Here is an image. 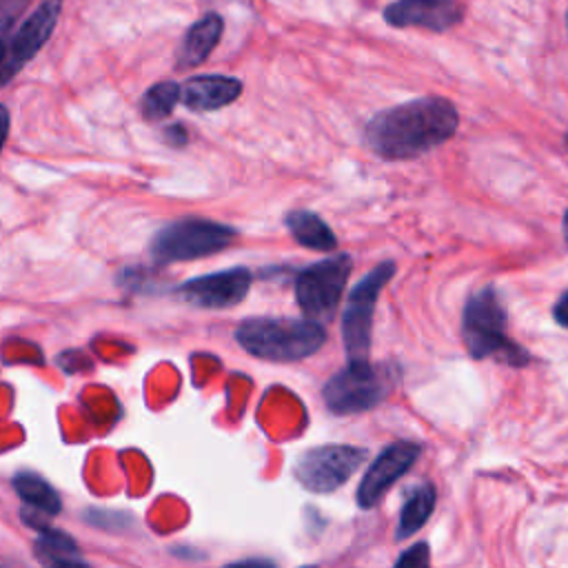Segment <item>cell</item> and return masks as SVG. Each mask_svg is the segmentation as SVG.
<instances>
[{
    "label": "cell",
    "mask_w": 568,
    "mask_h": 568,
    "mask_svg": "<svg viewBox=\"0 0 568 568\" xmlns=\"http://www.w3.org/2000/svg\"><path fill=\"white\" fill-rule=\"evenodd\" d=\"M459 115L450 100L428 95L379 111L366 126L371 149L388 160L422 155L446 142Z\"/></svg>",
    "instance_id": "1"
},
{
    "label": "cell",
    "mask_w": 568,
    "mask_h": 568,
    "mask_svg": "<svg viewBox=\"0 0 568 568\" xmlns=\"http://www.w3.org/2000/svg\"><path fill=\"white\" fill-rule=\"evenodd\" d=\"M235 337L244 351L271 362H297L313 355L326 339L320 322L291 317H251Z\"/></svg>",
    "instance_id": "2"
},
{
    "label": "cell",
    "mask_w": 568,
    "mask_h": 568,
    "mask_svg": "<svg viewBox=\"0 0 568 568\" xmlns=\"http://www.w3.org/2000/svg\"><path fill=\"white\" fill-rule=\"evenodd\" d=\"M464 342L473 357H501L508 364H524L526 353L506 337V313L493 288L475 293L464 308Z\"/></svg>",
    "instance_id": "3"
},
{
    "label": "cell",
    "mask_w": 568,
    "mask_h": 568,
    "mask_svg": "<svg viewBox=\"0 0 568 568\" xmlns=\"http://www.w3.org/2000/svg\"><path fill=\"white\" fill-rule=\"evenodd\" d=\"M235 235L237 233L233 226L202 217H184L166 224L155 233L151 242V255L158 264L195 260L226 248Z\"/></svg>",
    "instance_id": "4"
},
{
    "label": "cell",
    "mask_w": 568,
    "mask_h": 568,
    "mask_svg": "<svg viewBox=\"0 0 568 568\" xmlns=\"http://www.w3.org/2000/svg\"><path fill=\"white\" fill-rule=\"evenodd\" d=\"M395 371L368 359L351 362L324 386V402L333 413H359L377 406L393 388Z\"/></svg>",
    "instance_id": "5"
},
{
    "label": "cell",
    "mask_w": 568,
    "mask_h": 568,
    "mask_svg": "<svg viewBox=\"0 0 568 568\" xmlns=\"http://www.w3.org/2000/svg\"><path fill=\"white\" fill-rule=\"evenodd\" d=\"M393 273H395L393 262L377 264L366 277L359 280V284L351 291L346 300V308L342 317V337H344V348L351 362L368 359L375 302L384 284L393 277Z\"/></svg>",
    "instance_id": "6"
},
{
    "label": "cell",
    "mask_w": 568,
    "mask_h": 568,
    "mask_svg": "<svg viewBox=\"0 0 568 568\" xmlns=\"http://www.w3.org/2000/svg\"><path fill=\"white\" fill-rule=\"evenodd\" d=\"M351 257L335 255L300 273L295 297L304 315L313 322H331L351 275Z\"/></svg>",
    "instance_id": "7"
},
{
    "label": "cell",
    "mask_w": 568,
    "mask_h": 568,
    "mask_svg": "<svg viewBox=\"0 0 568 568\" xmlns=\"http://www.w3.org/2000/svg\"><path fill=\"white\" fill-rule=\"evenodd\" d=\"M366 450L344 444H326L306 450L295 464V477L313 493L339 488L364 462Z\"/></svg>",
    "instance_id": "8"
},
{
    "label": "cell",
    "mask_w": 568,
    "mask_h": 568,
    "mask_svg": "<svg viewBox=\"0 0 568 568\" xmlns=\"http://www.w3.org/2000/svg\"><path fill=\"white\" fill-rule=\"evenodd\" d=\"M62 11V0H42L38 9L9 36L0 64V87L7 84L51 38Z\"/></svg>",
    "instance_id": "9"
},
{
    "label": "cell",
    "mask_w": 568,
    "mask_h": 568,
    "mask_svg": "<svg viewBox=\"0 0 568 568\" xmlns=\"http://www.w3.org/2000/svg\"><path fill=\"white\" fill-rule=\"evenodd\" d=\"M384 20L390 27H419L444 33L464 20V4L459 0H395L384 9Z\"/></svg>",
    "instance_id": "10"
},
{
    "label": "cell",
    "mask_w": 568,
    "mask_h": 568,
    "mask_svg": "<svg viewBox=\"0 0 568 568\" xmlns=\"http://www.w3.org/2000/svg\"><path fill=\"white\" fill-rule=\"evenodd\" d=\"M251 286V273L242 266L184 282L178 293L200 308H229L242 302Z\"/></svg>",
    "instance_id": "11"
},
{
    "label": "cell",
    "mask_w": 568,
    "mask_h": 568,
    "mask_svg": "<svg viewBox=\"0 0 568 568\" xmlns=\"http://www.w3.org/2000/svg\"><path fill=\"white\" fill-rule=\"evenodd\" d=\"M419 450V444L410 442H399L384 448L382 455L364 473V479L357 488V504L362 508H373L382 499V495L395 484V479H399L415 464Z\"/></svg>",
    "instance_id": "12"
},
{
    "label": "cell",
    "mask_w": 568,
    "mask_h": 568,
    "mask_svg": "<svg viewBox=\"0 0 568 568\" xmlns=\"http://www.w3.org/2000/svg\"><path fill=\"white\" fill-rule=\"evenodd\" d=\"M242 82L231 75H195L180 84V100L191 111H215L235 102Z\"/></svg>",
    "instance_id": "13"
},
{
    "label": "cell",
    "mask_w": 568,
    "mask_h": 568,
    "mask_svg": "<svg viewBox=\"0 0 568 568\" xmlns=\"http://www.w3.org/2000/svg\"><path fill=\"white\" fill-rule=\"evenodd\" d=\"M222 31H224V20L217 13H206L197 22H193L178 51V67L191 69L202 64L220 42Z\"/></svg>",
    "instance_id": "14"
},
{
    "label": "cell",
    "mask_w": 568,
    "mask_h": 568,
    "mask_svg": "<svg viewBox=\"0 0 568 568\" xmlns=\"http://www.w3.org/2000/svg\"><path fill=\"white\" fill-rule=\"evenodd\" d=\"M13 488L20 495V499L24 501L22 515H42V517H55L62 508L60 497L55 493V488L42 479L36 473L22 470L13 477Z\"/></svg>",
    "instance_id": "15"
},
{
    "label": "cell",
    "mask_w": 568,
    "mask_h": 568,
    "mask_svg": "<svg viewBox=\"0 0 568 568\" xmlns=\"http://www.w3.org/2000/svg\"><path fill=\"white\" fill-rule=\"evenodd\" d=\"M286 226L302 246L317 251H333L337 246L333 231L324 224L320 215L311 211H291L286 215Z\"/></svg>",
    "instance_id": "16"
},
{
    "label": "cell",
    "mask_w": 568,
    "mask_h": 568,
    "mask_svg": "<svg viewBox=\"0 0 568 568\" xmlns=\"http://www.w3.org/2000/svg\"><path fill=\"white\" fill-rule=\"evenodd\" d=\"M36 555L44 564H62V566L84 564V559L78 552L75 541L69 535H64L62 530H55V528H49V526L38 528Z\"/></svg>",
    "instance_id": "17"
},
{
    "label": "cell",
    "mask_w": 568,
    "mask_h": 568,
    "mask_svg": "<svg viewBox=\"0 0 568 568\" xmlns=\"http://www.w3.org/2000/svg\"><path fill=\"white\" fill-rule=\"evenodd\" d=\"M435 506V488L430 484H422L404 504L402 508V517H399V526H397V537L404 539L413 532H417L426 519L430 517Z\"/></svg>",
    "instance_id": "18"
},
{
    "label": "cell",
    "mask_w": 568,
    "mask_h": 568,
    "mask_svg": "<svg viewBox=\"0 0 568 568\" xmlns=\"http://www.w3.org/2000/svg\"><path fill=\"white\" fill-rule=\"evenodd\" d=\"M180 100V84L178 82H158L153 84L140 100V113L146 118V120H162L166 118L173 106L178 104Z\"/></svg>",
    "instance_id": "19"
},
{
    "label": "cell",
    "mask_w": 568,
    "mask_h": 568,
    "mask_svg": "<svg viewBox=\"0 0 568 568\" xmlns=\"http://www.w3.org/2000/svg\"><path fill=\"white\" fill-rule=\"evenodd\" d=\"M430 561L428 557V546L426 544H417L413 548H408L399 559L397 566H426Z\"/></svg>",
    "instance_id": "20"
},
{
    "label": "cell",
    "mask_w": 568,
    "mask_h": 568,
    "mask_svg": "<svg viewBox=\"0 0 568 568\" xmlns=\"http://www.w3.org/2000/svg\"><path fill=\"white\" fill-rule=\"evenodd\" d=\"M24 4H27V0H0V13L4 20L13 22Z\"/></svg>",
    "instance_id": "21"
},
{
    "label": "cell",
    "mask_w": 568,
    "mask_h": 568,
    "mask_svg": "<svg viewBox=\"0 0 568 568\" xmlns=\"http://www.w3.org/2000/svg\"><path fill=\"white\" fill-rule=\"evenodd\" d=\"M555 320H557V324H561V326H566L568 328V291L557 300V304H555Z\"/></svg>",
    "instance_id": "22"
},
{
    "label": "cell",
    "mask_w": 568,
    "mask_h": 568,
    "mask_svg": "<svg viewBox=\"0 0 568 568\" xmlns=\"http://www.w3.org/2000/svg\"><path fill=\"white\" fill-rule=\"evenodd\" d=\"M11 20H4L0 18V64H2V58H4V51H7V42H9V36H11Z\"/></svg>",
    "instance_id": "23"
},
{
    "label": "cell",
    "mask_w": 568,
    "mask_h": 568,
    "mask_svg": "<svg viewBox=\"0 0 568 568\" xmlns=\"http://www.w3.org/2000/svg\"><path fill=\"white\" fill-rule=\"evenodd\" d=\"M166 140L171 142V144H184L186 142V131H184V126H180V124H175V126H171V129H166Z\"/></svg>",
    "instance_id": "24"
},
{
    "label": "cell",
    "mask_w": 568,
    "mask_h": 568,
    "mask_svg": "<svg viewBox=\"0 0 568 568\" xmlns=\"http://www.w3.org/2000/svg\"><path fill=\"white\" fill-rule=\"evenodd\" d=\"M7 133H9V111H7L4 104H0V151L4 146Z\"/></svg>",
    "instance_id": "25"
},
{
    "label": "cell",
    "mask_w": 568,
    "mask_h": 568,
    "mask_svg": "<svg viewBox=\"0 0 568 568\" xmlns=\"http://www.w3.org/2000/svg\"><path fill=\"white\" fill-rule=\"evenodd\" d=\"M564 240H566V246H568V211L564 215Z\"/></svg>",
    "instance_id": "26"
},
{
    "label": "cell",
    "mask_w": 568,
    "mask_h": 568,
    "mask_svg": "<svg viewBox=\"0 0 568 568\" xmlns=\"http://www.w3.org/2000/svg\"><path fill=\"white\" fill-rule=\"evenodd\" d=\"M566 22H568V20H566Z\"/></svg>",
    "instance_id": "27"
}]
</instances>
